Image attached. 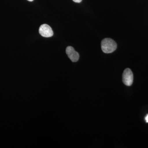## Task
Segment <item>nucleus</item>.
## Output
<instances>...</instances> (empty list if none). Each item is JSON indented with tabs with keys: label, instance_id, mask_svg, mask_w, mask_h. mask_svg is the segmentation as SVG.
Here are the masks:
<instances>
[{
	"label": "nucleus",
	"instance_id": "f257e3e1",
	"mask_svg": "<svg viewBox=\"0 0 148 148\" xmlns=\"http://www.w3.org/2000/svg\"><path fill=\"white\" fill-rule=\"evenodd\" d=\"M116 42L112 39L107 38L101 42V49L104 53H112L116 49Z\"/></svg>",
	"mask_w": 148,
	"mask_h": 148
},
{
	"label": "nucleus",
	"instance_id": "f03ea898",
	"mask_svg": "<svg viewBox=\"0 0 148 148\" xmlns=\"http://www.w3.org/2000/svg\"><path fill=\"white\" fill-rule=\"evenodd\" d=\"M133 81V75L131 70L127 69L124 70L123 74V82L125 85L130 86Z\"/></svg>",
	"mask_w": 148,
	"mask_h": 148
},
{
	"label": "nucleus",
	"instance_id": "7ed1b4c3",
	"mask_svg": "<svg viewBox=\"0 0 148 148\" xmlns=\"http://www.w3.org/2000/svg\"><path fill=\"white\" fill-rule=\"evenodd\" d=\"M39 32L41 36L46 38L52 36L53 34L51 27L47 24H42L40 27Z\"/></svg>",
	"mask_w": 148,
	"mask_h": 148
},
{
	"label": "nucleus",
	"instance_id": "20e7f679",
	"mask_svg": "<svg viewBox=\"0 0 148 148\" xmlns=\"http://www.w3.org/2000/svg\"><path fill=\"white\" fill-rule=\"evenodd\" d=\"M66 53L72 62H75L78 61L79 58V54L72 47L69 46L67 47Z\"/></svg>",
	"mask_w": 148,
	"mask_h": 148
},
{
	"label": "nucleus",
	"instance_id": "39448f33",
	"mask_svg": "<svg viewBox=\"0 0 148 148\" xmlns=\"http://www.w3.org/2000/svg\"><path fill=\"white\" fill-rule=\"evenodd\" d=\"M74 2H75L77 3H79L81 2L82 0H73Z\"/></svg>",
	"mask_w": 148,
	"mask_h": 148
},
{
	"label": "nucleus",
	"instance_id": "423d86ee",
	"mask_svg": "<svg viewBox=\"0 0 148 148\" xmlns=\"http://www.w3.org/2000/svg\"><path fill=\"white\" fill-rule=\"evenodd\" d=\"M145 120L146 122L148 123V114L147 115V116H146Z\"/></svg>",
	"mask_w": 148,
	"mask_h": 148
},
{
	"label": "nucleus",
	"instance_id": "0eeeda50",
	"mask_svg": "<svg viewBox=\"0 0 148 148\" xmlns=\"http://www.w3.org/2000/svg\"><path fill=\"white\" fill-rule=\"evenodd\" d=\"M27 1H29L32 2L33 1H34V0H27Z\"/></svg>",
	"mask_w": 148,
	"mask_h": 148
}]
</instances>
